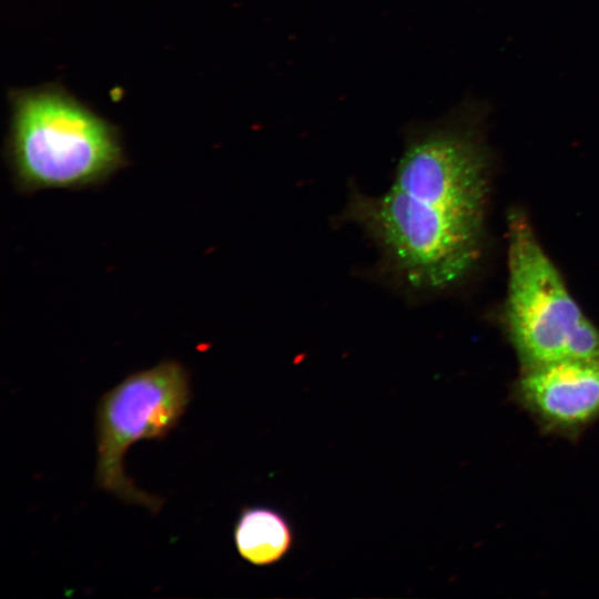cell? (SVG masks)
<instances>
[{
    "mask_svg": "<svg viewBox=\"0 0 599 599\" xmlns=\"http://www.w3.org/2000/svg\"><path fill=\"white\" fill-rule=\"evenodd\" d=\"M511 395L541 432L576 439L599 418V358L521 369Z\"/></svg>",
    "mask_w": 599,
    "mask_h": 599,
    "instance_id": "obj_5",
    "label": "cell"
},
{
    "mask_svg": "<svg viewBox=\"0 0 599 599\" xmlns=\"http://www.w3.org/2000/svg\"><path fill=\"white\" fill-rule=\"evenodd\" d=\"M234 541L243 559L255 566H268L288 552L293 531L277 510L264 506L247 507L236 521Z\"/></svg>",
    "mask_w": 599,
    "mask_h": 599,
    "instance_id": "obj_6",
    "label": "cell"
},
{
    "mask_svg": "<svg viewBox=\"0 0 599 599\" xmlns=\"http://www.w3.org/2000/svg\"><path fill=\"white\" fill-rule=\"evenodd\" d=\"M191 400L187 369L166 359L134 372L108 390L97 409V484L120 500L158 512L162 500L139 489L124 471V456L140 440H162Z\"/></svg>",
    "mask_w": 599,
    "mask_h": 599,
    "instance_id": "obj_4",
    "label": "cell"
},
{
    "mask_svg": "<svg viewBox=\"0 0 599 599\" xmlns=\"http://www.w3.org/2000/svg\"><path fill=\"white\" fill-rule=\"evenodd\" d=\"M6 158L21 193L83 190L128 164L115 125L58 84L10 93Z\"/></svg>",
    "mask_w": 599,
    "mask_h": 599,
    "instance_id": "obj_2",
    "label": "cell"
},
{
    "mask_svg": "<svg viewBox=\"0 0 599 599\" xmlns=\"http://www.w3.org/2000/svg\"><path fill=\"white\" fill-rule=\"evenodd\" d=\"M488 113L486 102L466 99L440 119L412 123L390 187L349 197L346 217L413 292L448 288L479 258L491 171Z\"/></svg>",
    "mask_w": 599,
    "mask_h": 599,
    "instance_id": "obj_1",
    "label": "cell"
},
{
    "mask_svg": "<svg viewBox=\"0 0 599 599\" xmlns=\"http://www.w3.org/2000/svg\"><path fill=\"white\" fill-rule=\"evenodd\" d=\"M507 334L521 369L598 359L599 331L570 295L528 219L508 216Z\"/></svg>",
    "mask_w": 599,
    "mask_h": 599,
    "instance_id": "obj_3",
    "label": "cell"
}]
</instances>
